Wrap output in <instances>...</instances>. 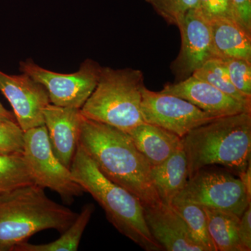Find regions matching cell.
<instances>
[{"label": "cell", "mask_w": 251, "mask_h": 251, "mask_svg": "<svg viewBox=\"0 0 251 251\" xmlns=\"http://www.w3.org/2000/svg\"><path fill=\"white\" fill-rule=\"evenodd\" d=\"M79 145L109 179L134 195L143 206L161 202L151 166L126 132L83 116Z\"/></svg>", "instance_id": "6da1fadb"}, {"label": "cell", "mask_w": 251, "mask_h": 251, "mask_svg": "<svg viewBox=\"0 0 251 251\" xmlns=\"http://www.w3.org/2000/svg\"><path fill=\"white\" fill-rule=\"evenodd\" d=\"M181 140L188 179L211 165L239 174L251 162V112L219 117L191 130Z\"/></svg>", "instance_id": "7a4b0ae2"}, {"label": "cell", "mask_w": 251, "mask_h": 251, "mask_svg": "<svg viewBox=\"0 0 251 251\" xmlns=\"http://www.w3.org/2000/svg\"><path fill=\"white\" fill-rule=\"evenodd\" d=\"M70 170L75 181L100 204L109 222L120 233L144 250L163 251L150 233L139 200L107 178L79 145Z\"/></svg>", "instance_id": "3957f363"}, {"label": "cell", "mask_w": 251, "mask_h": 251, "mask_svg": "<svg viewBox=\"0 0 251 251\" xmlns=\"http://www.w3.org/2000/svg\"><path fill=\"white\" fill-rule=\"evenodd\" d=\"M77 214L52 201L44 188L35 184L0 193V251H14L45 229L63 233Z\"/></svg>", "instance_id": "277c9868"}, {"label": "cell", "mask_w": 251, "mask_h": 251, "mask_svg": "<svg viewBox=\"0 0 251 251\" xmlns=\"http://www.w3.org/2000/svg\"><path fill=\"white\" fill-rule=\"evenodd\" d=\"M143 73L132 68L101 67L97 85L81 113L85 118L128 132L144 123Z\"/></svg>", "instance_id": "5b68a950"}, {"label": "cell", "mask_w": 251, "mask_h": 251, "mask_svg": "<svg viewBox=\"0 0 251 251\" xmlns=\"http://www.w3.org/2000/svg\"><path fill=\"white\" fill-rule=\"evenodd\" d=\"M23 156L34 184L55 191L64 202L71 204L85 193L73 177L71 170L54 154L45 125L25 131Z\"/></svg>", "instance_id": "8992f818"}, {"label": "cell", "mask_w": 251, "mask_h": 251, "mask_svg": "<svg viewBox=\"0 0 251 251\" xmlns=\"http://www.w3.org/2000/svg\"><path fill=\"white\" fill-rule=\"evenodd\" d=\"M101 67L87 59L76 72L64 74L38 65L32 59L20 62V71L39 82L47 91L50 102L57 106L80 109L98 82Z\"/></svg>", "instance_id": "52a82bcc"}, {"label": "cell", "mask_w": 251, "mask_h": 251, "mask_svg": "<svg viewBox=\"0 0 251 251\" xmlns=\"http://www.w3.org/2000/svg\"><path fill=\"white\" fill-rule=\"evenodd\" d=\"M174 201H188L232 213L239 217L251 204V198L239 178L204 169L188 179L184 189Z\"/></svg>", "instance_id": "ba28073f"}, {"label": "cell", "mask_w": 251, "mask_h": 251, "mask_svg": "<svg viewBox=\"0 0 251 251\" xmlns=\"http://www.w3.org/2000/svg\"><path fill=\"white\" fill-rule=\"evenodd\" d=\"M141 112L144 122L162 127L181 138L195 128L219 118L184 99L153 92L146 87L143 90Z\"/></svg>", "instance_id": "9c48e42d"}, {"label": "cell", "mask_w": 251, "mask_h": 251, "mask_svg": "<svg viewBox=\"0 0 251 251\" xmlns=\"http://www.w3.org/2000/svg\"><path fill=\"white\" fill-rule=\"evenodd\" d=\"M178 28L181 49L171 65L175 82L191 76L209 59L218 58L213 46L210 23L198 7L186 13Z\"/></svg>", "instance_id": "30bf717a"}, {"label": "cell", "mask_w": 251, "mask_h": 251, "mask_svg": "<svg viewBox=\"0 0 251 251\" xmlns=\"http://www.w3.org/2000/svg\"><path fill=\"white\" fill-rule=\"evenodd\" d=\"M0 91L14 109L23 131L44 125V110L50 102L41 84L23 73L9 75L0 71Z\"/></svg>", "instance_id": "8fae6325"}, {"label": "cell", "mask_w": 251, "mask_h": 251, "mask_svg": "<svg viewBox=\"0 0 251 251\" xmlns=\"http://www.w3.org/2000/svg\"><path fill=\"white\" fill-rule=\"evenodd\" d=\"M160 92L184 99L203 111L217 117L251 112V106L238 101L193 75L179 82L166 84Z\"/></svg>", "instance_id": "7c38bea8"}, {"label": "cell", "mask_w": 251, "mask_h": 251, "mask_svg": "<svg viewBox=\"0 0 251 251\" xmlns=\"http://www.w3.org/2000/svg\"><path fill=\"white\" fill-rule=\"evenodd\" d=\"M143 209L150 233L163 250L204 251L193 240L184 220L173 206L161 202L143 206Z\"/></svg>", "instance_id": "4fadbf2b"}, {"label": "cell", "mask_w": 251, "mask_h": 251, "mask_svg": "<svg viewBox=\"0 0 251 251\" xmlns=\"http://www.w3.org/2000/svg\"><path fill=\"white\" fill-rule=\"evenodd\" d=\"M44 117L52 151L61 163L70 169L78 146L83 118L80 109L49 103L44 110Z\"/></svg>", "instance_id": "5bb4252c"}, {"label": "cell", "mask_w": 251, "mask_h": 251, "mask_svg": "<svg viewBox=\"0 0 251 251\" xmlns=\"http://www.w3.org/2000/svg\"><path fill=\"white\" fill-rule=\"evenodd\" d=\"M126 133L151 166L163 163L182 146V140L178 135L162 127L146 122L137 126Z\"/></svg>", "instance_id": "9a60e30c"}, {"label": "cell", "mask_w": 251, "mask_h": 251, "mask_svg": "<svg viewBox=\"0 0 251 251\" xmlns=\"http://www.w3.org/2000/svg\"><path fill=\"white\" fill-rule=\"evenodd\" d=\"M209 22L213 46L218 58H241L251 61V33L232 18H214Z\"/></svg>", "instance_id": "2e32d148"}, {"label": "cell", "mask_w": 251, "mask_h": 251, "mask_svg": "<svg viewBox=\"0 0 251 251\" xmlns=\"http://www.w3.org/2000/svg\"><path fill=\"white\" fill-rule=\"evenodd\" d=\"M151 176L161 202L171 205L188 179L187 161L183 145L163 163L151 166Z\"/></svg>", "instance_id": "e0dca14e"}, {"label": "cell", "mask_w": 251, "mask_h": 251, "mask_svg": "<svg viewBox=\"0 0 251 251\" xmlns=\"http://www.w3.org/2000/svg\"><path fill=\"white\" fill-rule=\"evenodd\" d=\"M207 228L216 251H244L238 234L240 217L219 209L203 206Z\"/></svg>", "instance_id": "ac0fdd59"}, {"label": "cell", "mask_w": 251, "mask_h": 251, "mask_svg": "<svg viewBox=\"0 0 251 251\" xmlns=\"http://www.w3.org/2000/svg\"><path fill=\"white\" fill-rule=\"evenodd\" d=\"M94 209L95 207L94 204H87L84 205L74 223L67 230L63 232L62 235L57 240L43 244L23 242L15 248L14 251H77L80 245L81 238L90 222Z\"/></svg>", "instance_id": "d6986e66"}, {"label": "cell", "mask_w": 251, "mask_h": 251, "mask_svg": "<svg viewBox=\"0 0 251 251\" xmlns=\"http://www.w3.org/2000/svg\"><path fill=\"white\" fill-rule=\"evenodd\" d=\"M171 206L184 220L193 240L204 251H216L208 232L207 221L203 206L185 201H174Z\"/></svg>", "instance_id": "ffe728a7"}, {"label": "cell", "mask_w": 251, "mask_h": 251, "mask_svg": "<svg viewBox=\"0 0 251 251\" xmlns=\"http://www.w3.org/2000/svg\"><path fill=\"white\" fill-rule=\"evenodd\" d=\"M192 75L200 80L205 81L238 101L251 106V99L244 97L231 82L227 68L222 59H209L193 73Z\"/></svg>", "instance_id": "44dd1931"}, {"label": "cell", "mask_w": 251, "mask_h": 251, "mask_svg": "<svg viewBox=\"0 0 251 251\" xmlns=\"http://www.w3.org/2000/svg\"><path fill=\"white\" fill-rule=\"evenodd\" d=\"M34 184L23 154L0 155V193Z\"/></svg>", "instance_id": "7402d4cb"}, {"label": "cell", "mask_w": 251, "mask_h": 251, "mask_svg": "<svg viewBox=\"0 0 251 251\" xmlns=\"http://www.w3.org/2000/svg\"><path fill=\"white\" fill-rule=\"evenodd\" d=\"M170 25L179 27L185 15L198 7V0H145Z\"/></svg>", "instance_id": "603a6c76"}, {"label": "cell", "mask_w": 251, "mask_h": 251, "mask_svg": "<svg viewBox=\"0 0 251 251\" xmlns=\"http://www.w3.org/2000/svg\"><path fill=\"white\" fill-rule=\"evenodd\" d=\"M24 133L16 120H0V155L23 154Z\"/></svg>", "instance_id": "cb8c5ba5"}, {"label": "cell", "mask_w": 251, "mask_h": 251, "mask_svg": "<svg viewBox=\"0 0 251 251\" xmlns=\"http://www.w3.org/2000/svg\"><path fill=\"white\" fill-rule=\"evenodd\" d=\"M223 60L234 87L244 97L251 99V61L241 58Z\"/></svg>", "instance_id": "d4e9b609"}, {"label": "cell", "mask_w": 251, "mask_h": 251, "mask_svg": "<svg viewBox=\"0 0 251 251\" xmlns=\"http://www.w3.org/2000/svg\"><path fill=\"white\" fill-rule=\"evenodd\" d=\"M198 8L208 21L219 18L234 20L232 0H198Z\"/></svg>", "instance_id": "484cf974"}, {"label": "cell", "mask_w": 251, "mask_h": 251, "mask_svg": "<svg viewBox=\"0 0 251 251\" xmlns=\"http://www.w3.org/2000/svg\"><path fill=\"white\" fill-rule=\"evenodd\" d=\"M234 18L251 34V0H232Z\"/></svg>", "instance_id": "4316f807"}, {"label": "cell", "mask_w": 251, "mask_h": 251, "mask_svg": "<svg viewBox=\"0 0 251 251\" xmlns=\"http://www.w3.org/2000/svg\"><path fill=\"white\" fill-rule=\"evenodd\" d=\"M238 234L244 251H251V204L241 216Z\"/></svg>", "instance_id": "83f0119b"}, {"label": "cell", "mask_w": 251, "mask_h": 251, "mask_svg": "<svg viewBox=\"0 0 251 251\" xmlns=\"http://www.w3.org/2000/svg\"><path fill=\"white\" fill-rule=\"evenodd\" d=\"M239 179L247 189L248 196L251 198V162L245 171L239 173Z\"/></svg>", "instance_id": "f1b7e54d"}, {"label": "cell", "mask_w": 251, "mask_h": 251, "mask_svg": "<svg viewBox=\"0 0 251 251\" xmlns=\"http://www.w3.org/2000/svg\"><path fill=\"white\" fill-rule=\"evenodd\" d=\"M0 120H16V121L14 115L11 112H9V110H6L3 106L1 102H0Z\"/></svg>", "instance_id": "f546056e"}]
</instances>
